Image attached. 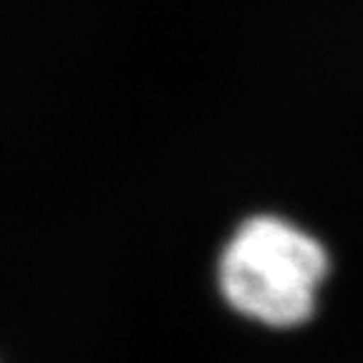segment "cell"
<instances>
[{
    "label": "cell",
    "instance_id": "1",
    "mask_svg": "<svg viewBox=\"0 0 363 363\" xmlns=\"http://www.w3.org/2000/svg\"><path fill=\"white\" fill-rule=\"evenodd\" d=\"M328 272L323 245L293 222L257 215L245 220L222 247L217 283L240 315L270 328L306 323Z\"/></svg>",
    "mask_w": 363,
    "mask_h": 363
}]
</instances>
